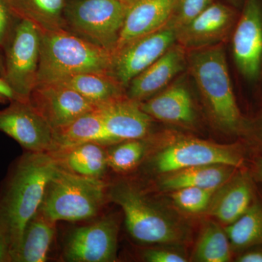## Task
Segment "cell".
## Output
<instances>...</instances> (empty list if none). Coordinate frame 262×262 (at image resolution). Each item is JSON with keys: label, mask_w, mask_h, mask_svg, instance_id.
Instances as JSON below:
<instances>
[{"label": "cell", "mask_w": 262, "mask_h": 262, "mask_svg": "<svg viewBox=\"0 0 262 262\" xmlns=\"http://www.w3.org/2000/svg\"><path fill=\"white\" fill-rule=\"evenodd\" d=\"M58 166L51 153L27 151L5 179L0 190V227L9 239L13 262L24 229L40 208L48 183Z\"/></svg>", "instance_id": "6da1fadb"}, {"label": "cell", "mask_w": 262, "mask_h": 262, "mask_svg": "<svg viewBox=\"0 0 262 262\" xmlns=\"http://www.w3.org/2000/svg\"><path fill=\"white\" fill-rule=\"evenodd\" d=\"M111 61L110 52L67 29L40 32L37 85L78 74L108 73Z\"/></svg>", "instance_id": "7a4b0ae2"}, {"label": "cell", "mask_w": 262, "mask_h": 262, "mask_svg": "<svg viewBox=\"0 0 262 262\" xmlns=\"http://www.w3.org/2000/svg\"><path fill=\"white\" fill-rule=\"evenodd\" d=\"M108 196L103 179L71 173L58 165L50 179L39 210L58 222H82L97 216Z\"/></svg>", "instance_id": "3957f363"}, {"label": "cell", "mask_w": 262, "mask_h": 262, "mask_svg": "<svg viewBox=\"0 0 262 262\" xmlns=\"http://www.w3.org/2000/svg\"><path fill=\"white\" fill-rule=\"evenodd\" d=\"M189 68L213 120L227 130L241 122L225 51L222 47L204 48L189 56Z\"/></svg>", "instance_id": "277c9868"}, {"label": "cell", "mask_w": 262, "mask_h": 262, "mask_svg": "<svg viewBox=\"0 0 262 262\" xmlns=\"http://www.w3.org/2000/svg\"><path fill=\"white\" fill-rule=\"evenodd\" d=\"M128 7L123 0L66 2V29L113 53Z\"/></svg>", "instance_id": "5b68a950"}, {"label": "cell", "mask_w": 262, "mask_h": 262, "mask_svg": "<svg viewBox=\"0 0 262 262\" xmlns=\"http://www.w3.org/2000/svg\"><path fill=\"white\" fill-rule=\"evenodd\" d=\"M108 196L121 207L131 237L144 244H170L180 239V232L142 193L128 183H118L108 189Z\"/></svg>", "instance_id": "8992f818"}, {"label": "cell", "mask_w": 262, "mask_h": 262, "mask_svg": "<svg viewBox=\"0 0 262 262\" xmlns=\"http://www.w3.org/2000/svg\"><path fill=\"white\" fill-rule=\"evenodd\" d=\"M40 31L32 22L18 18L5 45L4 79L18 100L28 101L37 85Z\"/></svg>", "instance_id": "52a82bcc"}, {"label": "cell", "mask_w": 262, "mask_h": 262, "mask_svg": "<svg viewBox=\"0 0 262 262\" xmlns=\"http://www.w3.org/2000/svg\"><path fill=\"white\" fill-rule=\"evenodd\" d=\"M177 40V31L167 24L112 53L110 74L127 89L133 79L163 56Z\"/></svg>", "instance_id": "ba28073f"}, {"label": "cell", "mask_w": 262, "mask_h": 262, "mask_svg": "<svg viewBox=\"0 0 262 262\" xmlns=\"http://www.w3.org/2000/svg\"><path fill=\"white\" fill-rule=\"evenodd\" d=\"M118 232V222L112 215L77 227L66 241L63 258L70 262L115 261Z\"/></svg>", "instance_id": "9c48e42d"}, {"label": "cell", "mask_w": 262, "mask_h": 262, "mask_svg": "<svg viewBox=\"0 0 262 262\" xmlns=\"http://www.w3.org/2000/svg\"><path fill=\"white\" fill-rule=\"evenodd\" d=\"M239 151L229 146L212 144L198 139H182L160 151L155 166L162 173L201 165L223 164L238 168L243 163Z\"/></svg>", "instance_id": "30bf717a"}, {"label": "cell", "mask_w": 262, "mask_h": 262, "mask_svg": "<svg viewBox=\"0 0 262 262\" xmlns=\"http://www.w3.org/2000/svg\"><path fill=\"white\" fill-rule=\"evenodd\" d=\"M0 110V132L10 136L27 151L50 152L53 129L28 101L13 100Z\"/></svg>", "instance_id": "8fae6325"}, {"label": "cell", "mask_w": 262, "mask_h": 262, "mask_svg": "<svg viewBox=\"0 0 262 262\" xmlns=\"http://www.w3.org/2000/svg\"><path fill=\"white\" fill-rule=\"evenodd\" d=\"M29 103L53 130L64 127L98 108L73 89L58 83L38 84Z\"/></svg>", "instance_id": "7c38bea8"}, {"label": "cell", "mask_w": 262, "mask_h": 262, "mask_svg": "<svg viewBox=\"0 0 262 262\" xmlns=\"http://www.w3.org/2000/svg\"><path fill=\"white\" fill-rule=\"evenodd\" d=\"M232 50L239 72L256 80L262 63V9L258 0H248L232 39Z\"/></svg>", "instance_id": "4fadbf2b"}, {"label": "cell", "mask_w": 262, "mask_h": 262, "mask_svg": "<svg viewBox=\"0 0 262 262\" xmlns=\"http://www.w3.org/2000/svg\"><path fill=\"white\" fill-rule=\"evenodd\" d=\"M98 111L110 145L144 139L151 130V117L141 110L139 102L127 96L99 105Z\"/></svg>", "instance_id": "5bb4252c"}, {"label": "cell", "mask_w": 262, "mask_h": 262, "mask_svg": "<svg viewBox=\"0 0 262 262\" xmlns=\"http://www.w3.org/2000/svg\"><path fill=\"white\" fill-rule=\"evenodd\" d=\"M176 3L177 0H139L131 5L114 52L137 38L165 27L173 14Z\"/></svg>", "instance_id": "9a60e30c"}, {"label": "cell", "mask_w": 262, "mask_h": 262, "mask_svg": "<svg viewBox=\"0 0 262 262\" xmlns=\"http://www.w3.org/2000/svg\"><path fill=\"white\" fill-rule=\"evenodd\" d=\"M185 63V51L182 45H173L168 51L133 79L127 87V97L138 102L145 101L163 89Z\"/></svg>", "instance_id": "2e32d148"}, {"label": "cell", "mask_w": 262, "mask_h": 262, "mask_svg": "<svg viewBox=\"0 0 262 262\" xmlns=\"http://www.w3.org/2000/svg\"><path fill=\"white\" fill-rule=\"evenodd\" d=\"M232 17V12L227 7L211 4L177 31V40L184 48L204 46L222 37L230 25Z\"/></svg>", "instance_id": "e0dca14e"}, {"label": "cell", "mask_w": 262, "mask_h": 262, "mask_svg": "<svg viewBox=\"0 0 262 262\" xmlns=\"http://www.w3.org/2000/svg\"><path fill=\"white\" fill-rule=\"evenodd\" d=\"M139 103L144 113L161 121L187 125L194 120L192 98L183 84H173L160 94Z\"/></svg>", "instance_id": "ac0fdd59"}, {"label": "cell", "mask_w": 262, "mask_h": 262, "mask_svg": "<svg viewBox=\"0 0 262 262\" xmlns=\"http://www.w3.org/2000/svg\"><path fill=\"white\" fill-rule=\"evenodd\" d=\"M213 194L208 206L209 213L216 220L230 225L244 215L251 206L253 187L246 174L232 177Z\"/></svg>", "instance_id": "d6986e66"}, {"label": "cell", "mask_w": 262, "mask_h": 262, "mask_svg": "<svg viewBox=\"0 0 262 262\" xmlns=\"http://www.w3.org/2000/svg\"><path fill=\"white\" fill-rule=\"evenodd\" d=\"M106 146L86 142L51 153L61 168L71 173L103 179L108 168Z\"/></svg>", "instance_id": "ffe728a7"}, {"label": "cell", "mask_w": 262, "mask_h": 262, "mask_svg": "<svg viewBox=\"0 0 262 262\" xmlns=\"http://www.w3.org/2000/svg\"><path fill=\"white\" fill-rule=\"evenodd\" d=\"M234 167L223 164L192 167L166 173L160 186L166 190L198 187L217 190L233 177Z\"/></svg>", "instance_id": "44dd1931"}, {"label": "cell", "mask_w": 262, "mask_h": 262, "mask_svg": "<svg viewBox=\"0 0 262 262\" xmlns=\"http://www.w3.org/2000/svg\"><path fill=\"white\" fill-rule=\"evenodd\" d=\"M57 222L38 210L29 221L15 262H45L56 232Z\"/></svg>", "instance_id": "7402d4cb"}, {"label": "cell", "mask_w": 262, "mask_h": 262, "mask_svg": "<svg viewBox=\"0 0 262 262\" xmlns=\"http://www.w3.org/2000/svg\"><path fill=\"white\" fill-rule=\"evenodd\" d=\"M98 106L69 125L53 130V149L51 152L68 149L86 142H96L110 146Z\"/></svg>", "instance_id": "603a6c76"}, {"label": "cell", "mask_w": 262, "mask_h": 262, "mask_svg": "<svg viewBox=\"0 0 262 262\" xmlns=\"http://www.w3.org/2000/svg\"><path fill=\"white\" fill-rule=\"evenodd\" d=\"M56 83L73 89L98 106L127 96L126 89L108 73L78 74Z\"/></svg>", "instance_id": "cb8c5ba5"}, {"label": "cell", "mask_w": 262, "mask_h": 262, "mask_svg": "<svg viewBox=\"0 0 262 262\" xmlns=\"http://www.w3.org/2000/svg\"><path fill=\"white\" fill-rule=\"evenodd\" d=\"M15 16L34 24L41 32L66 29L65 0H8Z\"/></svg>", "instance_id": "d4e9b609"}, {"label": "cell", "mask_w": 262, "mask_h": 262, "mask_svg": "<svg viewBox=\"0 0 262 262\" xmlns=\"http://www.w3.org/2000/svg\"><path fill=\"white\" fill-rule=\"evenodd\" d=\"M226 233L232 247L244 249L262 245V206H250L244 215L226 227Z\"/></svg>", "instance_id": "484cf974"}, {"label": "cell", "mask_w": 262, "mask_h": 262, "mask_svg": "<svg viewBox=\"0 0 262 262\" xmlns=\"http://www.w3.org/2000/svg\"><path fill=\"white\" fill-rule=\"evenodd\" d=\"M230 246L225 230L211 222L202 231L194 251V258L201 262L229 261Z\"/></svg>", "instance_id": "4316f807"}, {"label": "cell", "mask_w": 262, "mask_h": 262, "mask_svg": "<svg viewBox=\"0 0 262 262\" xmlns=\"http://www.w3.org/2000/svg\"><path fill=\"white\" fill-rule=\"evenodd\" d=\"M107 149L108 168L117 173H127L136 168L145 154L146 145L142 139L120 141Z\"/></svg>", "instance_id": "83f0119b"}, {"label": "cell", "mask_w": 262, "mask_h": 262, "mask_svg": "<svg viewBox=\"0 0 262 262\" xmlns=\"http://www.w3.org/2000/svg\"><path fill=\"white\" fill-rule=\"evenodd\" d=\"M215 191L198 187L181 188L173 191L171 198L183 211L199 213L208 209Z\"/></svg>", "instance_id": "f1b7e54d"}, {"label": "cell", "mask_w": 262, "mask_h": 262, "mask_svg": "<svg viewBox=\"0 0 262 262\" xmlns=\"http://www.w3.org/2000/svg\"><path fill=\"white\" fill-rule=\"evenodd\" d=\"M211 4L212 0H177L168 25L178 31Z\"/></svg>", "instance_id": "f546056e"}, {"label": "cell", "mask_w": 262, "mask_h": 262, "mask_svg": "<svg viewBox=\"0 0 262 262\" xmlns=\"http://www.w3.org/2000/svg\"><path fill=\"white\" fill-rule=\"evenodd\" d=\"M17 18L8 0H0V48L4 49Z\"/></svg>", "instance_id": "4dcf8cb0"}, {"label": "cell", "mask_w": 262, "mask_h": 262, "mask_svg": "<svg viewBox=\"0 0 262 262\" xmlns=\"http://www.w3.org/2000/svg\"><path fill=\"white\" fill-rule=\"evenodd\" d=\"M144 259L150 262H186L184 256L168 250H149L144 253Z\"/></svg>", "instance_id": "1f68e13d"}, {"label": "cell", "mask_w": 262, "mask_h": 262, "mask_svg": "<svg viewBox=\"0 0 262 262\" xmlns=\"http://www.w3.org/2000/svg\"><path fill=\"white\" fill-rule=\"evenodd\" d=\"M0 262H13L9 239L3 229L0 227Z\"/></svg>", "instance_id": "d6a6232c"}, {"label": "cell", "mask_w": 262, "mask_h": 262, "mask_svg": "<svg viewBox=\"0 0 262 262\" xmlns=\"http://www.w3.org/2000/svg\"><path fill=\"white\" fill-rule=\"evenodd\" d=\"M0 94L8 98L9 101H13V100H18L14 91L10 88L6 80L2 77H0Z\"/></svg>", "instance_id": "836d02e7"}, {"label": "cell", "mask_w": 262, "mask_h": 262, "mask_svg": "<svg viewBox=\"0 0 262 262\" xmlns=\"http://www.w3.org/2000/svg\"><path fill=\"white\" fill-rule=\"evenodd\" d=\"M239 262H262V251H251L237 258Z\"/></svg>", "instance_id": "e575fe53"}, {"label": "cell", "mask_w": 262, "mask_h": 262, "mask_svg": "<svg viewBox=\"0 0 262 262\" xmlns=\"http://www.w3.org/2000/svg\"><path fill=\"white\" fill-rule=\"evenodd\" d=\"M256 174L257 178L262 182V160H258L256 163Z\"/></svg>", "instance_id": "d590c367"}, {"label": "cell", "mask_w": 262, "mask_h": 262, "mask_svg": "<svg viewBox=\"0 0 262 262\" xmlns=\"http://www.w3.org/2000/svg\"><path fill=\"white\" fill-rule=\"evenodd\" d=\"M5 76V63H4V56L2 55L0 53V77L4 78Z\"/></svg>", "instance_id": "8d00e7d4"}, {"label": "cell", "mask_w": 262, "mask_h": 262, "mask_svg": "<svg viewBox=\"0 0 262 262\" xmlns=\"http://www.w3.org/2000/svg\"><path fill=\"white\" fill-rule=\"evenodd\" d=\"M139 1V0H123L124 3L126 4L127 7H130L131 5L136 3V2Z\"/></svg>", "instance_id": "74e56055"}, {"label": "cell", "mask_w": 262, "mask_h": 262, "mask_svg": "<svg viewBox=\"0 0 262 262\" xmlns=\"http://www.w3.org/2000/svg\"><path fill=\"white\" fill-rule=\"evenodd\" d=\"M9 101L6 97H5L3 95L0 94V103H6L7 101Z\"/></svg>", "instance_id": "f35d334b"}]
</instances>
